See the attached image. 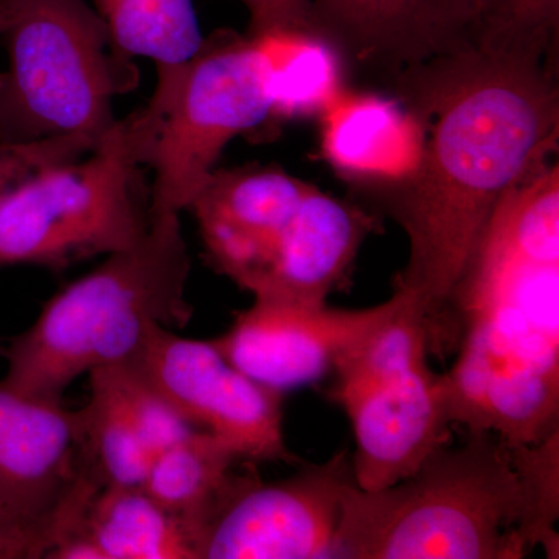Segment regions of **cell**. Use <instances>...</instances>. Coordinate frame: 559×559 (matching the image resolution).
Wrapping results in <instances>:
<instances>
[{
    "mask_svg": "<svg viewBox=\"0 0 559 559\" xmlns=\"http://www.w3.org/2000/svg\"><path fill=\"white\" fill-rule=\"evenodd\" d=\"M249 11V35L275 31L310 32L311 0H240Z\"/></svg>",
    "mask_w": 559,
    "mask_h": 559,
    "instance_id": "obj_24",
    "label": "cell"
},
{
    "mask_svg": "<svg viewBox=\"0 0 559 559\" xmlns=\"http://www.w3.org/2000/svg\"><path fill=\"white\" fill-rule=\"evenodd\" d=\"M559 0H480L474 49L554 68Z\"/></svg>",
    "mask_w": 559,
    "mask_h": 559,
    "instance_id": "obj_22",
    "label": "cell"
},
{
    "mask_svg": "<svg viewBox=\"0 0 559 559\" xmlns=\"http://www.w3.org/2000/svg\"><path fill=\"white\" fill-rule=\"evenodd\" d=\"M120 364L238 459L296 460L283 436V393L231 366L213 341L186 340L156 325L142 347Z\"/></svg>",
    "mask_w": 559,
    "mask_h": 559,
    "instance_id": "obj_9",
    "label": "cell"
},
{
    "mask_svg": "<svg viewBox=\"0 0 559 559\" xmlns=\"http://www.w3.org/2000/svg\"><path fill=\"white\" fill-rule=\"evenodd\" d=\"M322 116L323 151L349 178L395 189L417 171L426 127L414 109L382 95L342 90Z\"/></svg>",
    "mask_w": 559,
    "mask_h": 559,
    "instance_id": "obj_16",
    "label": "cell"
},
{
    "mask_svg": "<svg viewBox=\"0 0 559 559\" xmlns=\"http://www.w3.org/2000/svg\"><path fill=\"white\" fill-rule=\"evenodd\" d=\"M57 539L47 530L36 527L0 506V559L49 558Z\"/></svg>",
    "mask_w": 559,
    "mask_h": 559,
    "instance_id": "obj_25",
    "label": "cell"
},
{
    "mask_svg": "<svg viewBox=\"0 0 559 559\" xmlns=\"http://www.w3.org/2000/svg\"><path fill=\"white\" fill-rule=\"evenodd\" d=\"M95 145L80 139H46L36 142H0V191L49 165L80 159Z\"/></svg>",
    "mask_w": 559,
    "mask_h": 559,
    "instance_id": "obj_23",
    "label": "cell"
},
{
    "mask_svg": "<svg viewBox=\"0 0 559 559\" xmlns=\"http://www.w3.org/2000/svg\"><path fill=\"white\" fill-rule=\"evenodd\" d=\"M392 310L334 364L333 395L355 436L352 473L360 489L399 484L451 439L443 373L429 367L428 320L395 286Z\"/></svg>",
    "mask_w": 559,
    "mask_h": 559,
    "instance_id": "obj_6",
    "label": "cell"
},
{
    "mask_svg": "<svg viewBox=\"0 0 559 559\" xmlns=\"http://www.w3.org/2000/svg\"><path fill=\"white\" fill-rule=\"evenodd\" d=\"M49 559H198L186 522L142 487H102Z\"/></svg>",
    "mask_w": 559,
    "mask_h": 559,
    "instance_id": "obj_17",
    "label": "cell"
},
{
    "mask_svg": "<svg viewBox=\"0 0 559 559\" xmlns=\"http://www.w3.org/2000/svg\"><path fill=\"white\" fill-rule=\"evenodd\" d=\"M395 299L364 310L307 307L253 299L234 325L213 341L231 366L253 381L285 393L322 380L337 358L392 310Z\"/></svg>",
    "mask_w": 559,
    "mask_h": 559,
    "instance_id": "obj_13",
    "label": "cell"
},
{
    "mask_svg": "<svg viewBox=\"0 0 559 559\" xmlns=\"http://www.w3.org/2000/svg\"><path fill=\"white\" fill-rule=\"evenodd\" d=\"M459 355L444 371L451 418L511 447L559 430V168L499 202L454 299Z\"/></svg>",
    "mask_w": 559,
    "mask_h": 559,
    "instance_id": "obj_2",
    "label": "cell"
},
{
    "mask_svg": "<svg viewBox=\"0 0 559 559\" xmlns=\"http://www.w3.org/2000/svg\"><path fill=\"white\" fill-rule=\"evenodd\" d=\"M347 451L278 481L238 473L197 538L198 559H334Z\"/></svg>",
    "mask_w": 559,
    "mask_h": 559,
    "instance_id": "obj_10",
    "label": "cell"
},
{
    "mask_svg": "<svg viewBox=\"0 0 559 559\" xmlns=\"http://www.w3.org/2000/svg\"><path fill=\"white\" fill-rule=\"evenodd\" d=\"M399 91L429 134L417 171L392 189L411 246L395 286L418 301L439 353L455 289L492 213L557 148V76L544 62L471 49Z\"/></svg>",
    "mask_w": 559,
    "mask_h": 559,
    "instance_id": "obj_1",
    "label": "cell"
},
{
    "mask_svg": "<svg viewBox=\"0 0 559 559\" xmlns=\"http://www.w3.org/2000/svg\"><path fill=\"white\" fill-rule=\"evenodd\" d=\"M266 64L271 116L322 114L342 92V60L326 40L305 31L249 35Z\"/></svg>",
    "mask_w": 559,
    "mask_h": 559,
    "instance_id": "obj_19",
    "label": "cell"
},
{
    "mask_svg": "<svg viewBox=\"0 0 559 559\" xmlns=\"http://www.w3.org/2000/svg\"><path fill=\"white\" fill-rule=\"evenodd\" d=\"M311 189L277 167L213 171L190 205L210 263L248 289Z\"/></svg>",
    "mask_w": 559,
    "mask_h": 559,
    "instance_id": "obj_14",
    "label": "cell"
},
{
    "mask_svg": "<svg viewBox=\"0 0 559 559\" xmlns=\"http://www.w3.org/2000/svg\"><path fill=\"white\" fill-rule=\"evenodd\" d=\"M102 487L84 451L83 411L0 388L3 509L50 532L57 549Z\"/></svg>",
    "mask_w": 559,
    "mask_h": 559,
    "instance_id": "obj_11",
    "label": "cell"
},
{
    "mask_svg": "<svg viewBox=\"0 0 559 559\" xmlns=\"http://www.w3.org/2000/svg\"><path fill=\"white\" fill-rule=\"evenodd\" d=\"M272 114L266 64L252 36L204 40L190 60L157 66L148 105L132 112L153 168L150 215L190 209L230 140Z\"/></svg>",
    "mask_w": 559,
    "mask_h": 559,
    "instance_id": "obj_7",
    "label": "cell"
},
{
    "mask_svg": "<svg viewBox=\"0 0 559 559\" xmlns=\"http://www.w3.org/2000/svg\"><path fill=\"white\" fill-rule=\"evenodd\" d=\"M83 407L84 451L103 487H142L153 454L100 370L91 371Z\"/></svg>",
    "mask_w": 559,
    "mask_h": 559,
    "instance_id": "obj_21",
    "label": "cell"
},
{
    "mask_svg": "<svg viewBox=\"0 0 559 559\" xmlns=\"http://www.w3.org/2000/svg\"><path fill=\"white\" fill-rule=\"evenodd\" d=\"M374 229L369 213L312 187L246 290L253 299L326 305Z\"/></svg>",
    "mask_w": 559,
    "mask_h": 559,
    "instance_id": "obj_15",
    "label": "cell"
},
{
    "mask_svg": "<svg viewBox=\"0 0 559 559\" xmlns=\"http://www.w3.org/2000/svg\"><path fill=\"white\" fill-rule=\"evenodd\" d=\"M142 167L130 114L86 159L49 165L0 191V264L61 267L138 241L150 224L140 200Z\"/></svg>",
    "mask_w": 559,
    "mask_h": 559,
    "instance_id": "obj_8",
    "label": "cell"
},
{
    "mask_svg": "<svg viewBox=\"0 0 559 559\" xmlns=\"http://www.w3.org/2000/svg\"><path fill=\"white\" fill-rule=\"evenodd\" d=\"M559 430L532 447L468 432L382 489L342 495L334 559L558 558Z\"/></svg>",
    "mask_w": 559,
    "mask_h": 559,
    "instance_id": "obj_3",
    "label": "cell"
},
{
    "mask_svg": "<svg viewBox=\"0 0 559 559\" xmlns=\"http://www.w3.org/2000/svg\"><path fill=\"white\" fill-rule=\"evenodd\" d=\"M9 68L0 73V142L80 139L97 146L127 91V58L87 0H0Z\"/></svg>",
    "mask_w": 559,
    "mask_h": 559,
    "instance_id": "obj_5",
    "label": "cell"
},
{
    "mask_svg": "<svg viewBox=\"0 0 559 559\" xmlns=\"http://www.w3.org/2000/svg\"><path fill=\"white\" fill-rule=\"evenodd\" d=\"M240 460L207 430L197 429L151 460L142 488L186 522L194 538L221 499L229 491ZM198 557V555H197Z\"/></svg>",
    "mask_w": 559,
    "mask_h": 559,
    "instance_id": "obj_18",
    "label": "cell"
},
{
    "mask_svg": "<svg viewBox=\"0 0 559 559\" xmlns=\"http://www.w3.org/2000/svg\"><path fill=\"white\" fill-rule=\"evenodd\" d=\"M3 31V16H2V9H0V36H2Z\"/></svg>",
    "mask_w": 559,
    "mask_h": 559,
    "instance_id": "obj_26",
    "label": "cell"
},
{
    "mask_svg": "<svg viewBox=\"0 0 559 559\" xmlns=\"http://www.w3.org/2000/svg\"><path fill=\"white\" fill-rule=\"evenodd\" d=\"M120 57L160 64L190 60L204 46L193 0H92Z\"/></svg>",
    "mask_w": 559,
    "mask_h": 559,
    "instance_id": "obj_20",
    "label": "cell"
},
{
    "mask_svg": "<svg viewBox=\"0 0 559 559\" xmlns=\"http://www.w3.org/2000/svg\"><path fill=\"white\" fill-rule=\"evenodd\" d=\"M5 353V348L2 347V344H0V355H3Z\"/></svg>",
    "mask_w": 559,
    "mask_h": 559,
    "instance_id": "obj_27",
    "label": "cell"
},
{
    "mask_svg": "<svg viewBox=\"0 0 559 559\" xmlns=\"http://www.w3.org/2000/svg\"><path fill=\"white\" fill-rule=\"evenodd\" d=\"M480 0H311L310 32L370 79L396 90L474 49Z\"/></svg>",
    "mask_w": 559,
    "mask_h": 559,
    "instance_id": "obj_12",
    "label": "cell"
},
{
    "mask_svg": "<svg viewBox=\"0 0 559 559\" xmlns=\"http://www.w3.org/2000/svg\"><path fill=\"white\" fill-rule=\"evenodd\" d=\"M190 267L178 213L150 215L138 241L51 297L11 342L0 388L62 403L80 374L130 359L154 326H186Z\"/></svg>",
    "mask_w": 559,
    "mask_h": 559,
    "instance_id": "obj_4",
    "label": "cell"
}]
</instances>
